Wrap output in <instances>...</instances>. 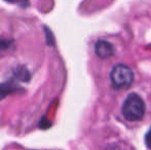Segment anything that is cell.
<instances>
[{"mask_svg": "<svg viewBox=\"0 0 151 150\" xmlns=\"http://www.w3.org/2000/svg\"><path fill=\"white\" fill-rule=\"evenodd\" d=\"M14 76H16L19 80H21V81H29L31 78L30 72L28 71V69L23 66L17 67L16 71H14Z\"/></svg>", "mask_w": 151, "mask_h": 150, "instance_id": "5", "label": "cell"}, {"mask_svg": "<svg viewBox=\"0 0 151 150\" xmlns=\"http://www.w3.org/2000/svg\"><path fill=\"white\" fill-rule=\"evenodd\" d=\"M122 115L129 121H138L144 117L145 103L139 95L132 93L127 97L122 105Z\"/></svg>", "mask_w": 151, "mask_h": 150, "instance_id": "1", "label": "cell"}, {"mask_svg": "<svg viewBox=\"0 0 151 150\" xmlns=\"http://www.w3.org/2000/svg\"><path fill=\"white\" fill-rule=\"evenodd\" d=\"M145 144L149 149H151V128L145 136Z\"/></svg>", "mask_w": 151, "mask_h": 150, "instance_id": "8", "label": "cell"}, {"mask_svg": "<svg viewBox=\"0 0 151 150\" xmlns=\"http://www.w3.org/2000/svg\"><path fill=\"white\" fill-rule=\"evenodd\" d=\"M95 52L100 59H108L114 55V46L107 40H98L95 44Z\"/></svg>", "mask_w": 151, "mask_h": 150, "instance_id": "3", "label": "cell"}, {"mask_svg": "<svg viewBox=\"0 0 151 150\" xmlns=\"http://www.w3.org/2000/svg\"><path fill=\"white\" fill-rule=\"evenodd\" d=\"M46 31V40H47V44L48 45H54V36H52V31H50L47 28H45Z\"/></svg>", "mask_w": 151, "mask_h": 150, "instance_id": "7", "label": "cell"}, {"mask_svg": "<svg viewBox=\"0 0 151 150\" xmlns=\"http://www.w3.org/2000/svg\"><path fill=\"white\" fill-rule=\"evenodd\" d=\"M6 1H10V2H14V1H16V0H6Z\"/></svg>", "mask_w": 151, "mask_h": 150, "instance_id": "10", "label": "cell"}, {"mask_svg": "<svg viewBox=\"0 0 151 150\" xmlns=\"http://www.w3.org/2000/svg\"><path fill=\"white\" fill-rule=\"evenodd\" d=\"M50 121H47V120L45 119V118H43V119L41 120V123L39 124V126L41 128H48V126H50Z\"/></svg>", "mask_w": 151, "mask_h": 150, "instance_id": "9", "label": "cell"}, {"mask_svg": "<svg viewBox=\"0 0 151 150\" xmlns=\"http://www.w3.org/2000/svg\"><path fill=\"white\" fill-rule=\"evenodd\" d=\"M17 90V86L12 82H4L0 83V101L3 100L6 96L12 94Z\"/></svg>", "mask_w": 151, "mask_h": 150, "instance_id": "4", "label": "cell"}, {"mask_svg": "<svg viewBox=\"0 0 151 150\" xmlns=\"http://www.w3.org/2000/svg\"><path fill=\"white\" fill-rule=\"evenodd\" d=\"M10 43L12 42L8 39H0V55L3 54L4 52H6L9 48Z\"/></svg>", "mask_w": 151, "mask_h": 150, "instance_id": "6", "label": "cell"}, {"mask_svg": "<svg viewBox=\"0 0 151 150\" xmlns=\"http://www.w3.org/2000/svg\"><path fill=\"white\" fill-rule=\"evenodd\" d=\"M111 84L116 90L127 88L132 85L134 81V72L129 66L124 64H117L110 72Z\"/></svg>", "mask_w": 151, "mask_h": 150, "instance_id": "2", "label": "cell"}]
</instances>
